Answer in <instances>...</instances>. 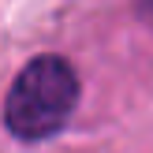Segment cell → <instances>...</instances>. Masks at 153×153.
Wrapping results in <instances>:
<instances>
[{
  "label": "cell",
  "mask_w": 153,
  "mask_h": 153,
  "mask_svg": "<svg viewBox=\"0 0 153 153\" xmlns=\"http://www.w3.org/2000/svg\"><path fill=\"white\" fill-rule=\"evenodd\" d=\"M79 105V75L64 56H37L19 71L4 101V123L15 138H52Z\"/></svg>",
  "instance_id": "obj_1"
}]
</instances>
